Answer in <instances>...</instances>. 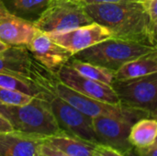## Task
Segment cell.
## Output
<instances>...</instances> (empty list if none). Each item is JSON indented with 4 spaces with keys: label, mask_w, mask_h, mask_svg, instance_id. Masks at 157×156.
Masks as SVG:
<instances>
[{
    "label": "cell",
    "mask_w": 157,
    "mask_h": 156,
    "mask_svg": "<svg viewBox=\"0 0 157 156\" xmlns=\"http://www.w3.org/2000/svg\"><path fill=\"white\" fill-rule=\"evenodd\" d=\"M91 19L105 27L112 38L156 47V24L136 1L84 6Z\"/></svg>",
    "instance_id": "1"
},
{
    "label": "cell",
    "mask_w": 157,
    "mask_h": 156,
    "mask_svg": "<svg viewBox=\"0 0 157 156\" xmlns=\"http://www.w3.org/2000/svg\"><path fill=\"white\" fill-rule=\"evenodd\" d=\"M5 118L14 131L43 138L61 131L50 107L49 99L35 97L23 106H6Z\"/></svg>",
    "instance_id": "2"
},
{
    "label": "cell",
    "mask_w": 157,
    "mask_h": 156,
    "mask_svg": "<svg viewBox=\"0 0 157 156\" xmlns=\"http://www.w3.org/2000/svg\"><path fill=\"white\" fill-rule=\"evenodd\" d=\"M155 51L156 47L110 37L75 53L72 58L116 72L126 63Z\"/></svg>",
    "instance_id": "3"
},
{
    "label": "cell",
    "mask_w": 157,
    "mask_h": 156,
    "mask_svg": "<svg viewBox=\"0 0 157 156\" xmlns=\"http://www.w3.org/2000/svg\"><path fill=\"white\" fill-rule=\"evenodd\" d=\"M93 22L78 0H51L33 24L43 33L55 34Z\"/></svg>",
    "instance_id": "4"
},
{
    "label": "cell",
    "mask_w": 157,
    "mask_h": 156,
    "mask_svg": "<svg viewBox=\"0 0 157 156\" xmlns=\"http://www.w3.org/2000/svg\"><path fill=\"white\" fill-rule=\"evenodd\" d=\"M52 93L90 118L99 116L113 117L125 120L132 123L143 118H153L150 114L142 110L132 108L123 105L105 103L84 96L65 86L59 79L53 85Z\"/></svg>",
    "instance_id": "5"
},
{
    "label": "cell",
    "mask_w": 157,
    "mask_h": 156,
    "mask_svg": "<svg viewBox=\"0 0 157 156\" xmlns=\"http://www.w3.org/2000/svg\"><path fill=\"white\" fill-rule=\"evenodd\" d=\"M110 86L121 105L147 112L156 119L157 73L132 79L114 80Z\"/></svg>",
    "instance_id": "6"
},
{
    "label": "cell",
    "mask_w": 157,
    "mask_h": 156,
    "mask_svg": "<svg viewBox=\"0 0 157 156\" xmlns=\"http://www.w3.org/2000/svg\"><path fill=\"white\" fill-rule=\"evenodd\" d=\"M0 74L29 81L41 90L54 73L37 62L27 47L9 46L0 52Z\"/></svg>",
    "instance_id": "7"
},
{
    "label": "cell",
    "mask_w": 157,
    "mask_h": 156,
    "mask_svg": "<svg viewBox=\"0 0 157 156\" xmlns=\"http://www.w3.org/2000/svg\"><path fill=\"white\" fill-rule=\"evenodd\" d=\"M49 103L61 131L88 143L98 144L93 130L92 118L55 95L49 99Z\"/></svg>",
    "instance_id": "8"
},
{
    "label": "cell",
    "mask_w": 157,
    "mask_h": 156,
    "mask_svg": "<svg viewBox=\"0 0 157 156\" xmlns=\"http://www.w3.org/2000/svg\"><path fill=\"white\" fill-rule=\"evenodd\" d=\"M133 123L125 120L99 116L92 118V125L98 144L113 148L125 156L132 154L133 146L129 141Z\"/></svg>",
    "instance_id": "9"
},
{
    "label": "cell",
    "mask_w": 157,
    "mask_h": 156,
    "mask_svg": "<svg viewBox=\"0 0 157 156\" xmlns=\"http://www.w3.org/2000/svg\"><path fill=\"white\" fill-rule=\"evenodd\" d=\"M56 75L63 84L84 96L109 104L121 105L110 86L84 76L68 64L62 66Z\"/></svg>",
    "instance_id": "10"
},
{
    "label": "cell",
    "mask_w": 157,
    "mask_h": 156,
    "mask_svg": "<svg viewBox=\"0 0 157 156\" xmlns=\"http://www.w3.org/2000/svg\"><path fill=\"white\" fill-rule=\"evenodd\" d=\"M48 35L57 44L71 51L73 55L111 37L110 32L105 27L96 22L62 33Z\"/></svg>",
    "instance_id": "11"
},
{
    "label": "cell",
    "mask_w": 157,
    "mask_h": 156,
    "mask_svg": "<svg viewBox=\"0 0 157 156\" xmlns=\"http://www.w3.org/2000/svg\"><path fill=\"white\" fill-rule=\"evenodd\" d=\"M27 49L37 62L54 74L66 64L73 56L71 51L57 44L48 34L41 31L35 35Z\"/></svg>",
    "instance_id": "12"
},
{
    "label": "cell",
    "mask_w": 157,
    "mask_h": 156,
    "mask_svg": "<svg viewBox=\"0 0 157 156\" xmlns=\"http://www.w3.org/2000/svg\"><path fill=\"white\" fill-rule=\"evenodd\" d=\"M39 31L33 22L14 15L0 18V40L7 46L27 47Z\"/></svg>",
    "instance_id": "13"
},
{
    "label": "cell",
    "mask_w": 157,
    "mask_h": 156,
    "mask_svg": "<svg viewBox=\"0 0 157 156\" xmlns=\"http://www.w3.org/2000/svg\"><path fill=\"white\" fill-rule=\"evenodd\" d=\"M44 139L14 130L0 132V156H35Z\"/></svg>",
    "instance_id": "14"
},
{
    "label": "cell",
    "mask_w": 157,
    "mask_h": 156,
    "mask_svg": "<svg viewBox=\"0 0 157 156\" xmlns=\"http://www.w3.org/2000/svg\"><path fill=\"white\" fill-rule=\"evenodd\" d=\"M157 73L156 51L130 61L114 72V80H126Z\"/></svg>",
    "instance_id": "15"
},
{
    "label": "cell",
    "mask_w": 157,
    "mask_h": 156,
    "mask_svg": "<svg viewBox=\"0 0 157 156\" xmlns=\"http://www.w3.org/2000/svg\"><path fill=\"white\" fill-rule=\"evenodd\" d=\"M45 140L69 156H95L97 144L67 134L63 131Z\"/></svg>",
    "instance_id": "16"
},
{
    "label": "cell",
    "mask_w": 157,
    "mask_h": 156,
    "mask_svg": "<svg viewBox=\"0 0 157 156\" xmlns=\"http://www.w3.org/2000/svg\"><path fill=\"white\" fill-rule=\"evenodd\" d=\"M156 137V119L143 118L132 125L129 134V141L133 147L143 148L155 143Z\"/></svg>",
    "instance_id": "17"
},
{
    "label": "cell",
    "mask_w": 157,
    "mask_h": 156,
    "mask_svg": "<svg viewBox=\"0 0 157 156\" xmlns=\"http://www.w3.org/2000/svg\"><path fill=\"white\" fill-rule=\"evenodd\" d=\"M51 0H2L9 14L34 22Z\"/></svg>",
    "instance_id": "18"
},
{
    "label": "cell",
    "mask_w": 157,
    "mask_h": 156,
    "mask_svg": "<svg viewBox=\"0 0 157 156\" xmlns=\"http://www.w3.org/2000/svg\"><path fill=\"white\" fill-rule=\"evenodd\" d=\"M84 76L110 86L114 81V72L105 67L71 58L66 63Z\"/></svg>",
    "instance_id": "19"
},
{
    "label": "cell",
    "mask_w": 157,
    "mask_h": 156,
    "mask_svg": "<svg viewBox=\"0 0 157 156\" xmlns=\"http://www.w3.org/2000/svg\"><path fill=\"white\" fill-rule=\"evenodd\" d=\"M0 87L15 90L33 97H43L46 98H51L53 95H48L43 93L37 86L29 81L23 80L19 77L0 74Z\"/></svg>",
    "instance_id": "20"
},
{
    "label": "cell",
    "mask_w": 157,
    "mask_h": 156,
    "mask_svg": "<svg viewBox=\"0 0 157 156\" xmlns=\"http://www.w3.org/2000/svg\"><path fill=\"white\" fill-rule=\"evenodd\" d=\"M33 97L11 90L0 87V103L6 106H23L29 103Z\"/></svg>",
    "instance_id": "21"
},
{
    "label": "cell",
    "mask_w": 157,
    "mask_h": 156,
    "mask_svg": "<svg viewBox=\"0 0 157 156\" xmlns=\"http://www.w3.org/2000/svg\"><path fill=\"white\" fill-rule=\"evenodd\" d=\"M37 154L39 156H69L63 152L60 151L58 148H56L45 139L39 145L37 149Z\"/></svg>",
    "instance_id": "22"
},
{
    "label": "cell",
    "mask_w": 157,
    "mask_h": 156,
    "mask_svg": "<svg viewBox=\"0 0 157 156\" xmlns=\"http://www.w3.org/2000/svg\"><path fill=\"white\" fill-rule=\"evenodd\" d=\"M95 156H125L117 150L103 144H97L95 147Z\"/></svg>",
    "instance_id": "23"
},
{
    "label": "cell",
    "mask_w": 157,
    "mask_h": 156,
    "mask_svg": "<svg viewBox=\"0 0 157 156\" xmlns=\"http://www.w3.org/2000/svg\"><path fill=\"white\" fill-rule=\"evenodd\" d=\"M143 5H144V8H145V10H146V12H147V14H148V16H149V17H150V19H151V21L152 22H154V23H157V0H147V1H144V2H141Z\"/></svg>",
    "instance_id": "24"
},
{
    "label": "cell",
    "mask_w": 157,
    "mask_h": 156,
    "mask_svg": "<svg viewBox=\"0 0 157 156\" xmlns=\"http://www.w3.org/2000/svg\"><path fill=\"white\" fill-rule=\"evenodd\" d=\"M132 154H133L134 156H157V143L143 148L133 147Z\"/></svg>",
    "instance_id": "25"
},
{
    "label": "cell",
    "mask_w": 157,
    "mask_h": 156,
    "mask_svg": "<svg viewBox=\"0 0 157 156\" xmlns=\"http://www.w3.org/2000/svg\"><path fill=\"white\" fill-rule=\"evenodd\" d=\"M13 131V127L10 124V122L0 114V132H6Z\"/></svg>",
    "instance_id": "26"
},
{
    "label": "cell",
    "mask_w": 157,
    "mask_h": 156,
    "mask_svg": "<svg viewBox=\"0 0 157 156\" xmlns=\"http://www.w3.org/2000/svg\"><path fill=\"white\" fill-rule=\"evenodd\" d=\"M84 6L91 4H106V3H118L123 1H132V0H78Z\"/></svg>",
    "instance_id": "27"
},
{
    "label": "cell",
    "mask_w": 157,
    "mask_h": 156,
    "mask_svg": "<svg viewBox=\"0 0 157 156\" xmlns=\"http://www.w3.org/2000/svg\"><path fill=\"white\" fill-rule=\"evenodd\" d=\"M8 15H9L8 11L6 10L5 5H4L3 2H2V0H0V18L5 17H6V16H8Z\"/></svg>",
    "instance_id": "28"
},
{
    "label": "cell",
    "mask_w": 157,
    "mask_h": 156,
    "mask_svg": "<svg viewBox=\"0 0 157 156\" xmlns=\"http://www.w3.org/2000/svg\"><path fill=\"white\" fill-rule=\"evenodd\" d=\"M5 113H6V105L0 103V114L5 117Z\"/></svg>",
    "instance_id": "29"
},
{
    "label": "cell",
    "mask_w": 157,
    "mask_h": 156,
    "mask_svg": "<svg viewBox=\"0 0 157 156\" xmlns=\"http://www.w3.org/2000/svg\"><path fill=\"white\" fill-rule=\"evenodd\" d=\"M9 46H7L6 44H5L4 42H2L1 40H0V52L1 51H5L6 49H7Z\"/></svg>",
    "instance_id": "30"
},
{
    "label": "cell",
    "mask_w": 157,
    "mask_h": 156,
    "mask_svg": "<svg viewBox=\"0 0 157 156\" xmlns=\"http://www.w3.org/2000/svg\"><path fill=\"white\" fill-rule=\"evenodd\" d=\"M132 1H136V2H144V1H147V0H132Z\"/></svg>",
    "instance_id": "31"
},
{
    "label": "cell",
    "mask_w": 157,
    "mask_h": 156,
    "mask_svg": "<svg viewBox=\"0 0 157 156\" xmlns=\"http://www.w3.org/2000/svg\"><path fill=\"white\" fill-rule=\"evenodd\" d=\"M35 156H39V155H38V154H37V153H36V155H35Z\"/></svg>",
    "instance_id": "32"
}]
</instances>
